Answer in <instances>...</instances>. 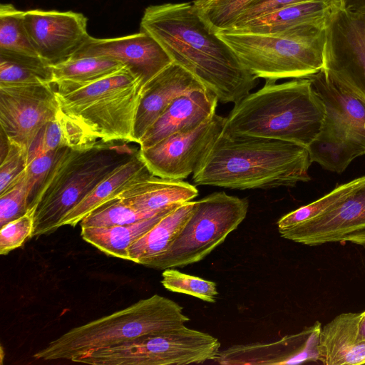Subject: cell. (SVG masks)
Masks as SVG:
<instances>
[{
	"label": "cell",
	"instance_id": "1",
	"mask_svg": "<svg viewBox=\"0 0 365 365\" xmlns=\"http://www.w3.org/2000/svg\"><path fill=\"white\" fill-rule=\"evenodd\" d=\"M140 31L153 36L173 62L181 66L222 103H237L250 93L257 78L198 14L192 2L148 6Z\"/></svg>",
	"mask_w": 365,
	"mask_h": 365
},
{
	"label": "cell",
	"instance_id": "2",
	"mask_svg": "<svg viewBox=\"0 0 365 365\" xmlns=\"http://www.w3.org/2000/svg\"><path fill=\"white\" fill-rule=\"evenodd\" d=\"M307 147L256 137L221 133L193 173L196 185L230 189L294 187L311 180Z\"/></svg>",
	"mask_w": 365,
	"mask_h": 365
},
{
	"label": "cell",
	"instance_id": "3",
	"mask_svg": "<svg viewBox=\"0 0 365 365\" xmlns=\"http://www.w3.org/2000/svg\"><path fill=\"white\" fill-rule=\"evenodd\" d=\"M275 82L266 81L262 88L235 103L222 134L279 140L308 148L322 125L323 102L309 78Z\"/></svg>",
	"mask_w": 365,
	"mask_h": 365
},
{
	"label": "cell",
	"instance_id": "4",
	"mask_svg": "<svg viewBox=\"0 0 365 365\" xmlns=\"http://www.w3.org/2000/svg\"><path fill=\"white\" fill-rule=\"evenodd\" d=\"M136 151L125 143L102 141L80 149L67 148L30 204L36 205L33 237L57 230L67 212Z\"/></svg>",
	"mask_w": 365,
	"mask_h": 365
},
{
	"label": "cell",
	"instance_id": "5",
	"mask_svg": "<svg viewBox=\"0 0 365 365\" xmlns=\"http://www.w3.org/2000/svg\"><path fill=\"white\" fill-rule=\"evenodd\" d=\"M143 86L125 66L96 81L55 93L60 112L78 125L91 143H137L135 123Z\"/></svg>",
	"mask_w": 365,
	"mask_h": 365
},
{
	"label": "cell",
	"instance_id": "6",
	"mask_svg": "<svg viewBox=\"0 0 365 365\" xmlns=\"http://www.w3.org/2000/svg\"><path fill=\"white\" fill-rule=\"evenodd\" d=\"M190 319L177 302L159 294L71 329L34 354L36 360H68L76 355L179 328Z\"/></svg>",
	"mask_w": 365,
	"mask_h": 365
},
{
	"label": "cell",
	"instance_id": "7",
	"mask_svg": "<svg viewBox=\"0 0 365 365\" xmlns=\"http://www.w3.org/2000/svg\"><path fill=\"white\" fill-rule=\"evenodd\" d=\"M327 23L302 24L270 34L225 31L217 34L257 78H304L324 68Z\"/></svg>",
	"mask_w": 365,
	"mask_h": 365
},
{
	"label": "cell",
	"instance_id": "8",
	"mask_svg": "<svg viewBox=\"0 0 365 365\" xmlns=\"http://www.w3.org/2000/svg\"><path fill=\"white\" fill-rule=\"evenodd\" d=\"M323 102L321 130L308 149L313 163L341 173L365 155V103L322 69L309 78Z\"/></svg>",
	"mask_w": 365,
	"mask_h": 365
},
{
	"label": "cell",
	"instance_id": "9",
	"mask_svg": "<svg viewBox=\"0 0 365 365\" xmlns=\"http://www.w3.org/2000/svg\"><path fill=\"white\" fill-rule=\"evenodd\" d=\"M249 202L225 192H213L198 201L184 228L170 248L148 264L164 270L199 262L220 245L247 216Z\"/></svg>",
	"mask_w": 365,
	"mask_h": 365
},
{
	"label": "cell",
	"instance_id": "10",
	"mask_svg": "<svg viewBox=\"0 0 365 365\" xmlns=\"http://www.w3.org/2000/svg\"><path fill=\"white\" fill-rule=\"evenodd\" d=\"M326 32L323 70L365 103V14L339 0Z\"/></svg>",
	"mask_w": 365,
	"mask_h": 365
},
{
	"label": "cell",
	"instance_id": "11",
	"mask_svg": "<svg viewBox=\"0 0 365 365\" xmlns=\"http://www.w3.org/2000/svg\"><path fill=\"white\" fill-rule=\"evenodd\" d=\"M58 112L51 83L0 86L1 131L9 141L28 151L41 130Z\"/></svg>",
	"mask_w": 365,
	"mask_h": 365
},
{
	"label": "cell",
	"instance_id": "12",
	"mask_svg": "<svg viewBox=\"0 0 365 365\" xmlns=\"http://www.w3.org/2000/svg\"><path fill=\"white\" fill-rule=\"evenodd\" d=\"M226 118L214 114L197 128L173 134L139 155L155 176L182 180L193 173L221 135Z\"/></svg>",
	"mask_w": 365,
	"mask_h": 365
},
{
	"label": "cell",
	"instance_id": "13",
	"mask_svg": "<svg viewBox=\"0 0 365 365\" xmlns=\"http://www.w3.org/2000/svg\"><path fill=\"white\" fill-rule=\"evenodd\" d=\"M24 25L38 57L48 65L71 58L90 35L88 19L72 11H24Z\"/></svg>",
	"mask_w": 365,
	"mask_h": 365
},
{
	"label": "cell",
	"instance_id": "14",
	"mask_svg": "<svg viewBox=\"0 0 365 365\" xmlns=\"http://www.w3.org/2000/svg\"><path fill=\"white\" fill-rule=\"evenodd\" d=\"M365 229V175L345 197L322 215L279 230L284 239L309 246L342 242L344 237Z\"/></svg>",
	"mask_w": 365,
	"mask_h": 365
},
{
	"label": "cell",
	"instance_id": "15",
	"mask_svg": "<svg viewBox=\"0 0 365 365\" xmlns=\"http://www.w3.org/2000/svg\"><path fill=\"white\" fill-rule=\"evenodd\" d=\"M86 56L117 60L140 77L144 85L173 63L162 46L150 34L140 31L134 34L110 38L90 36L71 58Z\"/></svg>",
	"mask_w": 365,
	"mask_h": 365
},
{
	"label": "cell",
	"instance_id": "16",
	"mask_svg": "<svg viewBox=\"0 0 365 365\" xmlns=\"http://www.w3.org/2000/svg\"><path fill=\"white\" fill-rule=\"evenodd\" d=\"M203 88L206 87L198 78L174 62L148 81L143 88L135 118L137 143L175 98Z\"/></svg>",
	"mask_w": 365,
	"mask_h": 365
},
{
	"label": "cell",
	"instance_id": "17",
	"mask_svg": "<svg viewBox=\"0 0 365 365\" xmlns=\"http://www.w3.org/2000/svg\"><path fill=\"white\" fill-rule=\"evenodd\" d=\"M216 96L207 88L195 90L175 98L148 129L140 148H149L179 132L194 129L215 114Z\"/></svg>",
	"mask_w": 365,
	"mask_h": 365
},
{
	"label": "cell",
	"instance_id": "18",
	"mask_svg": "<svg viewBox=\"0 0 365 365\" xmlns=\"http://www.w3.org/2000/svg\"><path fill=\"white\" fill-rule=\"evenodd\" d=\"M313 354L310 332L285 336L274 343L234 345L220 351L215 361L235 364H298L309 361Z\"/></svg>",
	"mask_w": 365,
	"mask_h": 365
},
{
	"label": "cell",
	"instance_id": "19",
	"mask_svg": "<svg viewBox=\"0 0 365 365\" xmlns=\"http://www.w3.org/2000/svg\"><path fill=\"white\" fill-rule=\"evenodd\" d=\"M197 195V189L187 182L149 173L132 182L116 197L138 210L159 212L191 201Z\"/></svg>",
	"mask_w": 365,
	"mask_h": 365
},
{
	"label": "cell",
	"instance_id": "20",
	"mask_svg": "<svg viewBox=\"0 0 365 365\" xmlns=\"http://www.w3.org/2000/svg\"><path fill=\"white\" fill-rule=\"evenodd\" d=\"M339 2V0H314L297 3L250 20L238 27L223 31L270 34L302 24L326 22Z\"/></svg>",
	"mask_w": 365,
	"mask_h": 365
},
{
	"label": "cell",
	"instance_id": "21",
	"mask_svg": "<svg viewBox=\"0 0 365 365\" xmlns=\"http://www.w3.org/2000/svg\"><path fill=\"white\" fill-rule=\"evenodd\" d=\"M359 313H342L322 328L319 361L325 365L365 364V340L355 341Z\"/></svg>",
	"mask_w": 365,
	"mask_h": 365
},
{
	"label": "cell",
	"instance_id": "22",
	"mask_svg": "<svg viewBox=\"0 0 365 365\" xmlns=\"http://www.w3.org/2000/svg\"><path fill=\"white\" fill-rule=\"evenodd\" d=\"M150 173L139 155V150L132 157L114 169L58 223L75 227L92 211L115 198L127 186L140 177Z\"/></svg>",
	"mask_w": 365,
	"mask_h": 365
},
{
	"label": "cell",
	"instance_id": "23",
	"mask_svg": "<svg viewBox=\"0 0 365 365\" xmlns=\"http://www.w3.org/2000/svg\"><path fill=\"white\" fill-rule=\"evenodd\" d=\"M195 206L196 201L186 202L164 215L128 247L130 261L146 267L163 255L184 228Z\"/></svg>",
	"mask_w": 365,
	"mask_h": 365
},
{
	"label": "cell",
	"instance_id": "24",
	"mask_svg": "<svg viewBox=\"0 0 365 365\" xmlns=\"http://www.w3.org/2000/svg\"><path fill=\"white\" fill-rule=\"evenodd\" d=\"M180 205L154 217L129 225L81 227V235L84 241L107 255L130 261L128 247L151 229L164 215Z\"/></svg>",
	"mask_w": 365,
	"mask_h": 365
},
{
	"label": "cell",
	"instance_id": "25",
	"mask_svg": "<svg viewBox=\"0 0 365 365\" xmlns=\"http://www.w3.org/2000/svg\"><path fill=\"white\" fill-rule=\"evenodd\" d=\"M121 62L106 57L71 58L50 65L56 91H65L106 77L125 67Z\"/></svg>",
	"mask_w": 365,
	"mask_h": 365
},
{
	"label": "cell",
	"instance_id": "26",
	"mask_svg": "<svg viewBox=\"0 0 365 365\" xmlns=\"http://www.w3.org/2000/svg\"><path fill=\"white\" fill-rule=\"evenodd\" d=\"M92 144L82 129L59 110L56 117L41 130L31 144L29 149V161L50 150L62 148L80 149Z\"/></svg>",
	"mask_w": 365,
	"mask_h": 365
},
{
	"label": "cell",
	"instance_id": "27",
	"mask_svg": "<svg viewBox=\"0 0 365 365\" xmlns=\"http://www.w3.org/2000/svg\"><path fill=\"white\" fill-rule=\"evenodd\" d=\"M51 82L50 65L40 58L0 51V86Z\"/></svg>",
	"mask_w": 365,
	"mask_h": 365
},
{
	"label": "cell",
	"instance_id": "28",
	"mask_svg": "<svg viewBox=\"0 0 365 365\" xmlns=\"http://www.w3.org/2000/svg\"><path fill=\"white\" fill-rule=\"evenodd\" d=\"M24 13L11 4L0 5V51L38 57L29 38Z\"/></svg>",
	"mask_w": 365,
	"mask_h": 365
},
{
	"label": "cell",
	"instance_id": "29",
	"mask_svg": "<svg viewBox=\"0 0 365 365\" xmlns=\"http://www.w3.org/2000/svg\"><path fill=\"white\" fill-rule=\"evenodd\" d=\"M178 205L159 212H148L138 210L115 197L92 211L81 221L80 224L81 227H102L129 225L154 217Z\"/></svg>",
	"mask_w": 365,
	"mask_h": 365
},
{
	"label": "cell",
	"instance_id": "30",
	"mask_svg": "<svg viewBox=\"0 0 365 365\" xmlns=\"http://www.w3.org/2000/svg\"><path fill=\"white\" fill-rule=\"evenodd\" d=\"M253 0H195L197 11L212 31L231 28L245 7Z\"/></svg>",
	"mask_w": 365,
	"mask_h": 365
},
{
	"label": "cell",
	"instance_id": "31",
	"mask_svg": "<svg viewBox=\"0 0 365 365\" xmlns=\"http://www.w3.org/2000/svg\"><path fill=\"white\" fill-rule=\"evenodd\" d=\"M361 180V177L341 185L307 205L282 216L277 221L278 231L294 227L322 215L349 193Z\"/></svg>",
	"mask_w": 365,
	"mask_h": 365
},
{
	"label": "cell",
	"instance_id": "32",
	"mask_svg": "<svg viewBox=\"0 0 365 365\" xmlns=\"http://www.w3.org/2000/svg\"><path fill=\"white\" fill-rule=\"evenodd\" d=\"M161 284L170 292L188 294L209 303H215L218 294L215 282L174 268L163 270Z\"/></svg>",
	"mask_w": 365,
	"mask_h": 365
},
{
	"label": "cell",
	"instance_id": "33",
	"mask_svg": "<svg viewBox=\"0 0 365 365\" xmlns=\"http://www.w3.org/2000/svg\"><path fill=\"white\" fill-rule=\"evenodd\" d=\"M31 188L25 173L0 193V227L23 215L29 208Z\"/></svg>",
	"mask_w": 365,
	"mask_h": 365
},
{
	"label": "cell",
	"instance_id": "34",
	"mask_svg": "<svg viewBox=\"0 0 365 365\" xmlns=\"http://www.w3.org/2000/svg\"><path fill=\"white\" fill-rule=\"evenodd\" d=\"M35 211L36 205L29 207L21 217L1 227L0 254L1 255H6L11 251L21 247L26 240L33 237Z\"/></svg>",
	"mask_w": 365,
	"mask_h": 365
},
{
	"label": "cell",
	"instance_id": "35",
	"mask_svg": "<svg viewBox=\"0 0 365 365\" xmlns=\"http://www.w3.org/2000/svg\"><path fill=\"white\" fill-rule=\"evenodd\" d=\"M29 151L21 145L9 141L6 153L1 157L0 193L18 180L26 170Z\"/></svg>",
	"mask_w": 365,
	"mask_h": 365
},
{
	"label": "cell",
	"instance_id": "36",
	"mask_svg": "<svg viewBox=\"0 0 365 365\" xmlns=\"http://www.w3.org/2000/svg\"><path fill=\"white\" fill-rule=\"evenodd\" d=\"M66 148H62L41 153L28 162L26 173L31 191L30 204L56 162Z\"/></svg>",
	"mask_w": 365,
	"mask_h": 365
},
{
	"label": "cell",
	"instance_id": "37",
	"mask_svg": "<svg viewBox=\"0 0 365 365\" xmlns=\"http://www.w3.org/2000/svg\"><path fill=\"white\" fill-rule=\"evenodd\" d=\"M309 1L314 0H253L242 11L233 26L228 29L238 27L250 20L271 13L280 8Z\"/></svg>",
	"mask_w": 365,
	"mask_h": 365
},
{
	"label": "cell",
	"instance_id": "38",
	"mask_svg": "<svg viewBox=\"0 0 365 365\" xmlns=\"http://www.w3.org/2000/svg\"><path fill=\"white\" fill-rule=\"evenodd\" d=\"M342 242H350L356 245H365V229L344 237Z\"/></svg>",
	"mask_w": 365,
	"mask_h": 365
},
{
	"label": "cell",
	"instance_id": "39",
	"mask_svg": "<svg viewBox=\"0 0 365 365\" xmlns=\"http://www.w3.org/2000/svg\"><path fill=\"white\" fill-rule=\"evenodd\" d=\"M365 340V311L359 313L357 334L355 341H361Z\"/></svg>",
	"mask_w": 365,
	"mask_h": 365
},
{
	"label": "cell",
	"instance_id": "40",
	"mask_svg": "<svg viewBox=\"0 0 365 365\" xmlns=\"http://www.w3.org/2000/svg\"><path fill=\"white\" fill-rule=\"evenodd\" d=\"M349 9L365 14V0H343Z\"/></svg>",
	"mask_w": 365,
	"mask_h": 365
}]
</instances>
